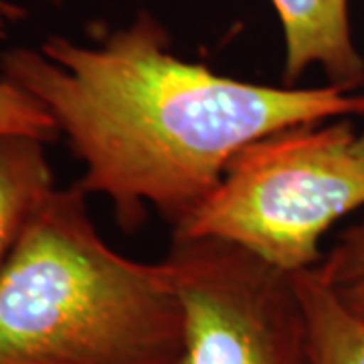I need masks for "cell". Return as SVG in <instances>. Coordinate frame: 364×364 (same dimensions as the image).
Returning <instances> with one entry per match:
<instances>
[{
    "instance_id": "cell-10",
    "label": "cell",
    "mask_w": 364,
    "mask_h": 364,
    "mask_svg": "<svg viewBox=\"0 0 364 364\" xmlns=\"http://www.w3.org/2000/svg\"><path fill=\"white\" fill-rule=\"evenodd\" d=\"M26 18V9L13 0H0V41H4L11 33V26L23 23Z\"/></svg>"
},
{
    "instance_id": "cell-5",
    "label": "cell",
    "mask_w": 364,
    "mask_h": 364,
    "mask_svg": "<svg viewBox=\"0 0 364 364\" xmlns=\"http://www.w3.org/2000/svg\"><path fill=\"white\" fill-rule=\"evenodd\" d=\"M286 39L284 81L294 85L308 67H322L330 85H364V59L354 45L348 0H272Z\"/></svg>"
},
{
    "instance_id": "cell-6",
    "label": "cell",
    "mask_w": 364,
    "mask_h": 364,
    "mask_svg": "<svg viewBox=\"0 0 364 364\" xmlns=\"http://www.w3.org/2000/svg\"><path fill=\"white\" fill-rule=\"evenodd\" d=\"M45 144L28 134L0 132V269L57 188Z\"/></svg>"
},
{
    "instance_id": "cell-1",
    "label": "cell",
    "mask_w": 364,
    "mask_h": 364,
    "mask_svg": "<svg viewBox=\"0 0 364 364\" xmlns=\"http://www.w3.org/2000/svg\"><path fill=\"white\" fill-rule=\"evenodd\" d=\"M0 77L39 102L116 223L138 231L148 207L174 227L203 205L229 160L273 132L364 114V95L273 87L221 75L172 51L150 13L83 45L51 35L39 49L0 53Z\"/></svg>"
},
{
    "instance_id": "cell-4",
    "label": "cell",
    "mask_w": 364,
    "mask_h": 364,
    "mask_svg": "<svg viewBox=\"0 0 364 364\" xmlns=\"http://www.w3.org/2000/svg\"><path fill=\"white\" fill-rule=\"evenodd\" d=\"M164 263L184 310L182 364H314L294 273L217 239H174Z\"/></svg>"
},
{
    "instance_id": "cell-11",
    "label": "cell",
    "mask_w": 364,
    "mask_h": 364,
    "mask_svg": "<svg viewBox=\"0 0 364 364\" xmlns=\"http://www.w3.org/2000/svg\"><path fill=\"white\" fill-rule=\"evenodd\" d=\"M356 148H358V152H360V154L364 156V128H363V132L356 136Z\"/></svg>"
},
{
    "instance_id": "cell-7",
    "label": "cell",
    "mask_w": 364,
    "mask_h": 364,
    "mask_svg": "<svg viewBox=\"0 0 364 364\" xmlns=\"http://www.w3.org/2000/svg\"><path fill=\"white\" fill-rule=\"evenodd\" d=\"M306 312L314 364H364V320L352 314L316 267L294 273Z\"/></svg>"
},
{
    "instance_id": "cell-2",
    "label": "cell",
    "mask_w": 364,
    "mask_h": 364,
    "mask_svg": "<svg viewBox=\"0 0 364 364\" xmlns=\"http://www.w3.org/2000/svg\"><path fill=\"white\" fill-rule=\"evenodd\" d=\"M166 263L119 255L77 182L55 188L0 269V364H182Z\"/></svg>"
},
{
    "instance_id": "cell-8",
    "label": "cell",
    "mask_w": 364,
    "mask_h": 364,
    "mask_svg": "<svg viewBox=\"0 0 364 364\" xmlns=\"http://www.w3.org/2000/svg\"><path fill=\"white\" fill-rule=\"evenodd\" d=\"M316 272L334 296L364 320V223L342 231Z\"/></svg>"
},
{
    "instance_id": "cell-9",
    "label": "cell",
    "mask_w": 364,
    "mask_h": 364,
    "mask_svg": "<svg viewBox=\"0 0 364 364\" xmlns=\"http://www.w3.org/2000/svg\"><path fill=\"white\" fill-rule=\"evenodd\" d=\"M0 132L28 134L43 142L59 138L57 124L28 93L0 77Z\"/></svg>"
},
{
    "instance_id": "cell-3",
    "label": "cell",
    "mask_w": 364,
    "mask_h": 364,
    "mask_svg": "<svg viewBox=\"0 0 364 364\" xmlns=\"http://www.w3.org/2000/svg\"><path fill=\"white\" fill-rule=\"evenodd\" d=\"M348 117L273 132L229 160L217 188L172 229L217 239L298 273L322 261L320 239L364 207V156Z\"/></svg>"
}]
</instances>
